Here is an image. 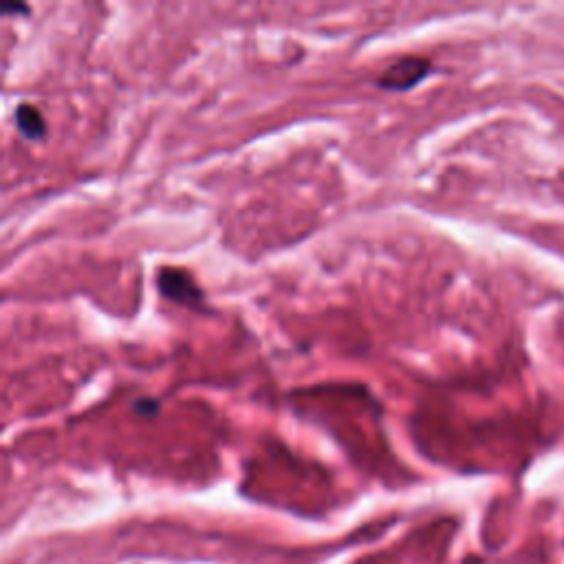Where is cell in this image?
Listing matches in <instances>:
<instances>
[{"label":"cell","instance_id":"cell-1","mask_svg":"<svg viewBox=\"0 0 564 564\" xmlns=\"http://www.w3.org/2000/svg\"><path fill=\"white\" fill-rule=\"evenodd\" d=\"M159 291L172 302H179V305H199L203 294L201 289L194 285V280L181 269L164 267L157 276Z\"/></svg>","mask_w":564,"mask_h":564},{"label":"cell","instance_id":"cell-5","mask_svg":"<svg viewBox=\"0 0 564 564\" xmlns=\"http://www.w3.org/2000/svg\"><path fill=\"white\" fill-rule=\"evenodd\" d=\"M159 410V404L153 399H137L135 401V412H141V415H155Z\"/></svg>","mask_w":564,"mask_h":564},{"label":"cell","instance_id":"cell-2","mask_svg":"<svg viewBox=\"0 0 564 564\" xmlns=\"http://www.w3.org/2000/svg\"><path fill=\"white\" fill-rule=\"evenodd\" d=\"M428 73V62L419 58H406L397 62L395 67H390L379 84L388 91H406L408 86L417 84L423 75Z\"/></svg>","mask_w":564,"mask_h":564},{"label":"cell","instance_id":"cell-3","mask_svg":"<svg viewBox=\"0 0 564 564\" xmlns=\"http://www.w3.org/2000/svg\"><path fill=\"white\" fill-rule=\"evenodd\" d=\"M16 126L20 133L27 139H40L47 133V119L42 115L36 106L31 104H20L16 111Z\"/></svg>","mask_w":564,"mask_h":564},{"label":"cell","instance_id":"cell-4","mask_svg":"<svg viewBox=\"0 0 564 564\" xmlns=\"http://www.w3.org/2000/svg\"><path fill=\"white\" fill-rule=\"evenodd\" d=\"M7 14H29V7L25 3H7V0H0V16Z\"/></svg>","mask_w":564,"mask_h":564}]
</instances>
